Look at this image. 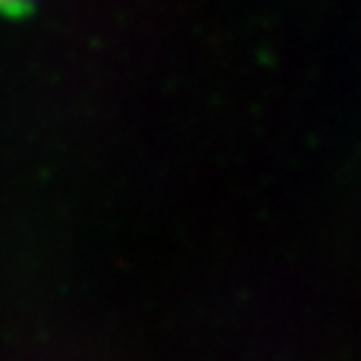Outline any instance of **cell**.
Masks as SVG:
<instances>
[{"label": "cell", "instance_id": "cell-1", "mask_svg": "<svg viewBox=\"0 0 361 361\" xmlns=\"http://www.w3.org/2000/svg\"><path fill=\"white\" fill-rule=\"evenodd\" d=\"M0 4H15V0H0Z\"/></svg>", "mask_w": 361, "mask_h": 361}]
</instances>
